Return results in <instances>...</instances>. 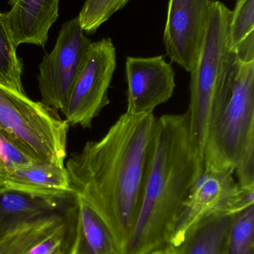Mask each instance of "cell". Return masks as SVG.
I'll return each instance as SVG.
<instances>
[{"label": "cell", "instance_id": "3957f363", "mask_svg": "<svg viewBox=\"0 0 254 254\" xmlns=\"http://www.w3.org/2000/svg\"><path fill=\"white\" fill-rule=\"evenodd\" d=\"M231 10L217 0L210 9L202 44L191 70L187 113L191 134L203 154L207 132L232 91L240 63L230 46Z\"/></svg>", "mask_w": 254, "mask_h": 254}, {"label": "cell", "instance_id": "277c9868", "mask_svg": "<svg viewBox=\"0 0 254 254\" xmlns=\"http://www.w3.org/2000/svg\"><path fill=\"white\" fill-rule=\"evenodd\" d=\"M204 171L230 173L254 188V59H240L231 95L210 127Z\"/></svg>", "mask_w": 254, "mask_h": 254}, {"label": "cell", "instance_id": "7c38bea8", "mask_svg": "<svg viewBox=\"0 0 254 254\" xmlns=\"http://www.w3.org/2000/svg\"><path fill=\"white\" fill-rule=\"evenodd\" d=\"M0 190H13L54 199L71 195L65 166L52 164H1Z\"/></svg>", "mask_w": 254, "mask_h": 254}, {"label": "cell", "instance_id": "2e32d148", "mask_svg": "<svg viewBox=\"0 0 254 254\" xmlns=\"http://www.w3.org/2000/svg\"><path fill=\"white\" fill-rule=\"evenodd\" d=\"M234 215H220L204 219L190 230L177 254H224L228 230Z\"/></svg>", "mask_w": 254, "mask_h": 254}, {"label": "cell", "instance_id": "4fadbf2b", "mask_svg": "<svg viewBox=\"0 0 254 254\" xmlns=\"http://www.w3.org/2000/svg\"><path fill=\"white\" fill-rule=\"evenodd\" d=\"M71 231L67 254H121L102 215L79 195H70Z\"/></svg>", "mask_w": 254, "mask_h": 254}, {"label": "cell", "instance_id": "e0dca14e", "mask_svg": "<svg viewBox=\"0 0 254 254\" xmlns=\"http://www.w3.org/2000/svg\"><path fill=\"white\" fill-rule=\"evenodd\" d=\"M5 13L0 11V86L25 94L22 83L23 64L16 55Z\"/></svg>", "mask_w": 254, "mask_h": 254}, {"label": "cell", "instance_id": "ac0fdd59", "mask_svg": "<svg viewBox=\"0 0 254 254\" xmlns=\"http://www.w3.org/2000/svg\"><path fill=\"white\" fill-rule=\"evenodd\" d=\"M254 205L234 215L224 254H254Z\"/></svg>", "mask_w": 254, "mask_h": 254}, {"label": "cell", "instance_id": "ffe728a7", "mask_svg": "<svg viewBox=\"0 0 254 254\" xmlns=\"http://www.w3.org/2000/svg\"><path fill=\"white\" fill-rule=\"evenodd\" d=\"M131 0H86L78 18L85 34H94Z\"/></svg>", "mask_w": 254, "mask_h": 254}, {"label": "cell", "instance_id": "ba28073f", "mask_svg": "<svg viewBox=\"0 0 254 254\" xmlns=\"http://www.w3.org/2000/svg\"><path fill=\"white\" fill-rule=\"evenodd\" d=\"M91 43L78 16L63 24L55 47L44 55L39 65L37 78L43 104L63 112Z\"/></svg>", "mask_w": 254, "mask_h": 254}, {"label": "cell", "instance_id": "8fae6325", "mask_svg": "<svg viewBox=\"0 0 254 254\" xmlns=\"http://www.w3.org/2000/svg\"><path fill=\"white\" fill-rule=\"evenodd\" d=\"M71 231L70 208L0 234V254H67Z\"/></svg>", "mask_w": 254, "mask_h": 254}, {"label": "cell", "instance_id": "6da1fadb", "mask_svg": "<svg viewBox=\"0 0 254 254\" xmlns=\"http://www.w3.org/2000/svg\"><path fill=\"white\" fill-rule=\"evenodd\" d=\"M155 122L154 114L125 113L65 166L71 195L85 198L102 215L121 254L140 209Z\"/></svg>", "mask_w": 254, "mask_h": 254}, {"label": "cell", "instance_id": "44dd1931", "mask_svg": "<svg viewBox=\"0 0 254 254\" xmlns=\"http://www.w3.org/2000/svg\"><path fill=\"white\" fill-rule=\"evenodd\" d=\"M147 254H177V252H176L175 248L172 247L169 245H167L164 247L152 251Z\"/></svg>", "mask_w": 254, "mask_h": 254}, {"label": "cell", "instance_id": "30bf717a", "mask_svg": "<svg viewBox=\"0 0 254 254\" xmlns=\"http://www.w3.org/2000/svg\"><path fill=\"white\" fill-rule=\"evenodd\" d=\"M127 108L132 116L153 114L174 93L175 72L162 55L128 57L125 62Z\"/></svg>", "mask_w": 254, "mask_h": 254}, {"label": "cell", "instance_id": "5bb4252c", "mask_svg": "<svg viewBox=\"0 0 254 254\" xmlns=\"http://www.w3.org/2000/svg\"><path fill=\"white\" fill-rule=\"evenodd\" d=\"M6 19L16 47L31 44L45 48L51 27L59 16L60 0H9Z\"/></svg>", "mask_w": 254, "mask_h": 254}, {"label": "cell", "instance_id": "8992f818", "mask_svg": "<svg viewBox=\"0 0 254 254\" xmlns=\"http://www.w3.org/2000/svg\"><path fill=\"white\" fill-rule=\"evenodd\" d=\"M254 205V189L242 188L230 173L203 171L182 204L168 244L178 248L189 231L204 219L236 215Z\"/></svg>", "mask_w": 254, "mask_h": 254}, {"label": "cell", "instance_id": "5b68a950", "mask_svg": "<svg viewBox=\"0 0 254 254\" xmlns=\"http://www.w3.org/2000/svg\"><path fill=\"white\" fill-rule=\"evenodd\" d=\"M69 128L58 111L0 86V134L33 162L65 166Z\"/></svg>", "mask_w": 254, "mask_h": 254}, {"label": "cell", "instance_id": "d6986e66", "mask_svg": "<svg viewBox=\"0 0 254 254\" xmlns=\"http://www.w3.org/2000/svg\"><path fill=\"white\" fill-rule=\"evenodd\" d=\"M254 39V0H237L231 10L229 42L231 49L238 54L241 46Z\"/></svg>", "mask_w": 254, "mask_h": 254}, {"label": "cell", "instance_id": "9c48e42d", "mask_svg": "<svg viewBox=\"0 0 254 254\" xmlns=\"http://www.w3.org/2000/svg\"><path fill=\"white\" fill-rule=\"evenodd\" d=\"M217 0H169L164 42L167 55L188 72L202 44L210 9Z\"/></svg>", "mask_w": 254, "mask_h": 254}, {"label": "cell", "instance_id": "7a4b0ae2", "mask_svg": "<svg viewBox=\"0 0 254 254\" xmlns=\"http://www.w3.org/2000/svg\"><path fill=\"white\" fill-rule=\"evenodd\" d=\"M203 171L187 113L156 119L140 209L122 254H147L168 244L182 204Z\"/></svg>", "mask_w": 254, "mask_h": 254}, {"label": "cell", "instance_id": "9a60e30c", "mask_svg": "<svg viewBox=\"0 0 254 254\" xmlns=\"http://www.w3.org/2000/svg\"><path fill=\"white\" fill-rule=\"evenodd\" d=\"M67 200L0 190V234L19 224L61 212L63 203Z\"/></svg>", "mask_w": 254, "mask_h": 254}, {"label": "cell", "instance_id": "52a82bcc", "mask_svg": "<svg viewBox=\"0 0 254 254\" xmlns=\"http://www.w3.org/2000/svg\"><path fill=\"white\" fill-rule=\"evenodd\" d=\"M116 67V48L111 39L92 42L62 112L70 127H92L94 119L110 103L108 90Z\"/></svg>", "mask_w": 254, "mask_h": 254}]
</instances>
